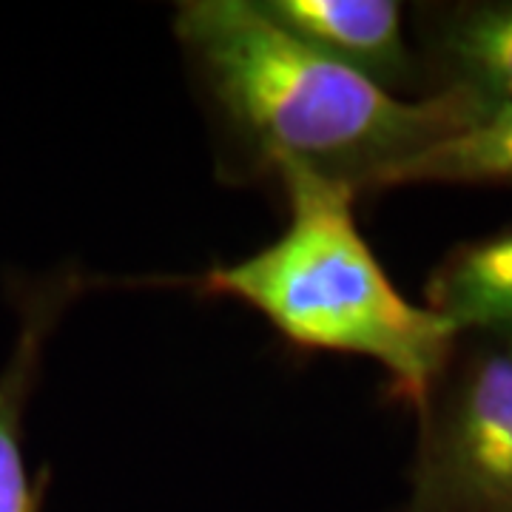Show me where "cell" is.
Masks as SVG:
<instances>
[{
	"mask_svg": "<svg viewBox=\"0 0 512 512\" xmlns=\"http://www.w3.org/2000/svg\"><path fill=\"white\" fill-rule=\"evenodd\" d=\"M276 180L288 205L279 237L211 268L200 291L254 308L296 348L379 365L390 396L416 407L458 330L393 285L359 231L353 188L296 165L276 171Z\"/></svg>",
	"mask_w": 512,
	"mask_h": 512,
	"instance_id": "2",
	"label": "cell"
},
{
	"mask_svg": "<svg viewBox=\"0 0 512 512\" xmlns=\"http://www.w3.org/2000/svg\"><path fill=\"white\" fill-rule=\"evenodd\" d=\"M407 504L512 512V339L458 333L416 407Z\"/></svg>",
	"mask_w": 512,
	"mask_h": 512,
	"instance_id": "3",
	"label": "cell"
},
{
	"mask_svg": "<svg viewBox=\"0 0 512 512\" xmlns=\"http://www.w3.org/2000/svg\"><path fill=\"white\" fill-rule=\"evenodd\" d=\"M174 37L239 174L296 165L362 194L421 148L470 126L487 103L464 92L399 97L319 55L256 0H183Z\"/></svg>",
	"mask_w": 512,
	"mask_h": 512,
	"instance_id": "1",
	"label": "cell"
},
{
	"mask_svg": "<svg viewBox=\"0 0 512 512\" xmlns=\"http://www.w3.org/2000/svg\"><path fill=\"white\" fill-rule=\"evenodd\" d=\"M390 512H421V510H416V507H410L407 501H402V504H399L396 510H390Z\"/></svg>",
	"mask_w": 512,
	"mask_h": 512,
	"instance_id": "9",
	"label": "cell"
},
{
	"mask_svg": "<svg viewBox=\"0 0 512 512\" xmlns=\"http://www.w3.org/2000/svg\"><path fill=\"white\" fill-rule=\"evenodd\" d=\"M55 308L32 313L29 325L23 328L18 350L6 373L0 376V512H37V493L32 478L26 473L23 447H20V419H23V399L35 376L37 356L43 348V330H49V313Z\"/></svg>",
	"mask_w": 512,
	"mask_h": 512,
	"instance_id": "8",
	"label": "cell"
},
{
	"mask_svg": "<svg viewBox=\"0 0 512 512\" xmlns=\"http://www.w3.org/2000/svg\"><path fill=\"white\" fill-rule=\"evenodd\" d=\"M404 185H512V97L396 165L379 191Z\"/></svg>",
	"mask_w": 512,
	"mask_h": 512,
	"instance_id": "7",
	"label": "cell"
},
{
	"mask_svg": "<svg viewBox=\"0 0 512 512\" xmlns=\"http://www.w3.org/2000/svg\"><path fill=\"white\" fill-rule=\"evenodd\" d=\"M424 94L512 97V0H436L410 12Z\"/></svg>",
	"mask_w": 512,
	"mask_h": 512,
	"instance_id": "5",
	"label": "cell"
},
{
	"mask_svg": "<svg viewBox=\"0 0 512 512\" xmlns=\"http://www.w3.org/2000/svg\"><path fill=\"white\" fill-rule=\"evenodd\" d=\"M319 55L399 97H424V74L407 6L399 0H256Z\"/></svg>",
	"mask_w": 512,
	"mask_h": 512,
	"instance_id": "4",
	"label": "cell"
},
{
	"mask_svg": "<svg viewBox=\"0 0 512 512\" xmlns=\"http://www.w3.org/2000/svg\"><path fill=\"white\" fill-rule=\"evenodd\" d=\"M424 305L458 333L512 339V225L450 248L427 279Z\"/></svg>",
	"mask_w": 512,
	"mask_h": 512,
	"instance_id": "6",
	"label": "cell"
}]
</instances>
